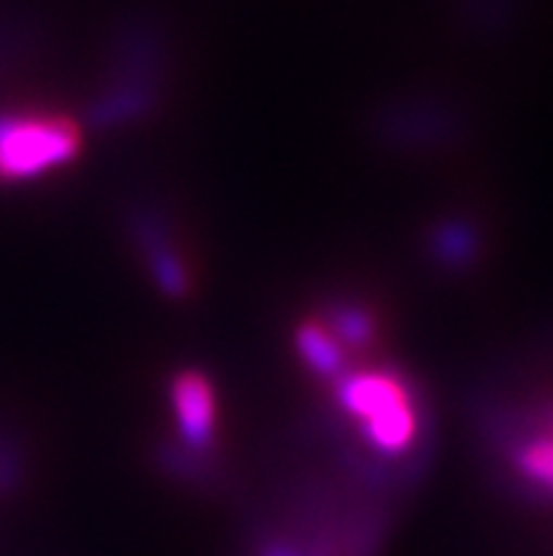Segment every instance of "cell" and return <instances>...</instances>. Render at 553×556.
Here are the masks:
<instances>
[{"mask_svg": "<svg viewBox=\"0 0 553 556\" xmlns=\"http://www.w3.org/2000/svg\"><path fill=\"white\" fill-rule=\"evenodd\" d=\"M173 407L181 435L192 446L210 444L215 432V393L201 374H181L173 381Z\"/></svg>", "mask_w": 553, "mask_h": 556, "instance_id": "obj_3", "label": "cell"}, {"mask_svg": "<svg viewBox=\"0 0 553 556\" xmlns=\"http://www.w3.org/2000/svg\"><path fill=\"white\" fill-rule=\"evenodd\" d=\"M79 127L65 116L0 113V181L37 178L79 153Z\"/></svg>", "mask_w": 553, "mask_h": 556, "instance_id": "obj_1", "label": "cell"}, {"mask_svg": "<svg viewBox=\"0 0 553 556\" xmlns=\"http://www.w3.org/2000/svg\"><path fill=\"white\" fill-rule=\"evenodd\" d=\"M339 402L362 421L378 450L399 452L415 435V407L404 384L390 374H356L342 381Z\"/></svg>", "mask_w": 553, "mask_h": 556, "instance_id": "obj_2", "label": "cell"}, {"mask_svg": "<svg viewBox=\"0 0 553 556\" xmlns=\"http://www.w3.org/2000/svg\"><path fill=\"white\" fill-rule=\"evenodd\" d=\"M302 359L309 362L319 376H337L342 370V348L330 328L323 325H305L297 337Z\"/></svg>", "mask_w": 553, "mask_h": 556, "instance_id": "obj_4", "label": "cell"}]
</instances>
